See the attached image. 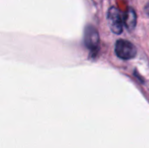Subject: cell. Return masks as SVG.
<instances>
[{
	"instance_id": "obj_1",
	"label": "cell",
	"mask_w": 149,
	"mask_h": 148,
	"mask_svg": "<svg viewBox=\"0 0 149 148\" xmlns=\"http://www.w3.org/2000/svg\"><path fill=\"white\" fill-rule=\"evenodd\" d=\"M115 52L117 56L123 59H131L135 57L137 51L135 46L129 41L120 39L115 44Z\"/></svg>"
},
{
	"instance_id": "obj_2",
	"label": "cell",
	"mask_w": 149,
	"mask_h": 148,
	"mask_svg": "<svg viewBox=\"0 0 149 148\" xmlns=\"http://www.w3.org/2000/svg\"><path fill=\"white\" fill-rule=\"evenodd\" d=\"M107 22L111 31L115 34H120L123 31V18L116 7H111L107 12Z\"/></svg>"
},
{
	"instance_id": "obj_3",
	"label": "cell",
	"mask_w": 149,
	"mask_h": 148,
	"mask_svg": "<svg viewBox=\"0 0 149 148\" xmlns=\"http://www.w3.org/2000/svg\"><path fill=\"white\" fill-rule=\"evenodd\" d=\"M85 43L89 49H96L99 44V33L95 27L88 25L85 31Z\"/></svg>"
},
{
	"instance_id": "obj_4",
	"label": "cell",
	"mask_w": 149,
	"mask_h": 148,
	"mask_svg": "<svg viewBox=\"0 0 149 148\" xmlns=\"http://www.w3.org/2000/svg\"><path fill=\"white\" fill-rule=\"evenodd\" d=\"M136 18L137 17H136L135 11L132 8H128L123 16V23L128 31H132L134 29L137 21Z\"/></svg>"
},
{
	"instance_id": "obj_5",
	"label": "cell",
	"mask_w": 149,
	"mask_h": 148,
	"mask_svg": "<svg viewBox=\"0 0 149 148\" xmlns=\"http://www.w3.org/2000/svg\"><path fill=\"white\" fill-rule=\"evenodd\" d=\"M145 10H146V12L148 13L149 15V3L146 5V7H145Z\"/></svg>"
}]
</instances>
